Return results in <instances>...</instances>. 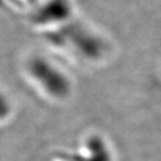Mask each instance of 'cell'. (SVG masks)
I'll list each match as a JSON object with an SVG mask.
<instances>
[{"mask_svg": "<svg viewBox=\"0 0 161 161\" xmlns=\"http://www.w3.org/2000/svg\"><path fill=\"white\" fill-rule=\"evenodd\" d=\"M12 111V105L8 97L0 90V122L5 120Z\"/></svg>", "mask_w": 161, "mask_h": 161, "instance_id": "3", "label": "cell"}, {"mask_svg": "<svg viewBox=\"0 0 161 161\" xmlns=\"http://www.w3.org/2000/svg\"><path fill=\"white\" fill-rule=\"evenodd\" d=\"M22 73L38 94L47 101L61 103L71 94L68 73L57 61L40 53L27 54L22 62Z\"/></svg>", "mask_w": 161, "mask_h": 161, "instance_id": "1", "label": "cell"}, {"mask_svg": "<svg viewBox=\"0 0 161 161\" xmlns=\"http://www.w3.org/2000/svg\"><path fill=\"white\" fill-rule=\"evenodd\" d=\"M85 152V154L79 156H72L71 159L78 161H112L105 143L98 138H91L88 140Z\"/></svg>", "mask_w": 161, "mask_h": 161, "instance_id": "2", "label": "cell"}]
</instances>
